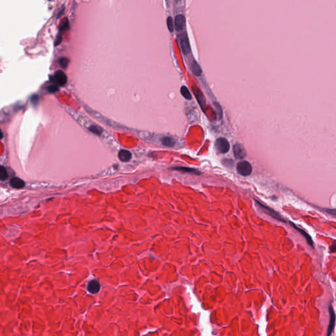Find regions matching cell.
Masks as SVG:
<instances>
[{
	"instance_id": "cell-1",
	"label": "cell",
	"mask_w": 336,
	"mask_h": 336,
	"mask_svg": "<svg viewBox=\"0 0 336 336\" xmlns=\"http://www.w3.org/2000/svg\"><path fill=\"white\" fill-rule=\"evenodd\" d=\"M256 202V204H257L259 207V208L263 211V212L266 213V214H267L268 215L271 216V217H273L274 219H276L278 221H281V222H284L286 223V221L284 220V219L283 217H282L279 214V213H277L275 211L273 210V209L270 208V207H269L267 206H265V205L262 204L261 203H260L259 202L257 201V200H255Z\"/></svg>"
},
{
	"instance_id": "cell-2",
	"label": "cell",
	"mask_w": 336,
	"mask_h": 336,
	"mask_svg": "<svg viewBox=\"0 0 336 336\" xmlns=\"http://www.w3.org/2000/svg\"><path fill=\"white\" fill-rule=\"evenodd\" d=\"M237 172L240 175L244 177H246L251 174L252 172V167L248 162L242 161L237 164Z\"/></svg>"
},
{
	"instance_id": "cell-3",
	"label": "cell",
	"mask_w": 336,
	"mask_h": 336,
	"mask_svg": "<svg viewBox=\"0 0 336 336\" xmlns=\"http://www.w3.org/2000/svg\"><path fill=\"white\" fill-rule=\"evenodd\" d=\"M215 146L216 150L221 154H225L230 150V145L228 141L223 137L219 138L216 140Z\"/></svg>"
},
{
	"instance_id": "cell-4",
	"label": "cell",
	"mask_w": 336,
	"mask_h": 336,
	"mask_svg": "<svg viewBox=\"0 0 336 336\" xmlns=\"http://www.w3.org/2000/svg\"><path fill=\"white\" fill-rule=\"evenodd\" d=\"M179 40L181 49H182L184 54L188 55V53H190V44H189L187 35H186L185 32L181 34V35L179 36Z\"/></svg>"
},
{
	"instance_id": "cell-5",
	"label": "cell",
	"mask_w": 336,
	"mask_h": 336,
	"mask_svg": "<svg viewBox=\"0 0 336 336\" xmlns=\"http://www.w3.org/2000/svg\"><path fill=\"white\" fill-rule=\"evenodd\" d=\"M53 81H54L56 84L63 86L65 85L66 82H67V78L65 74L61 70H58L55 73L54 76L53 77Z\"/></svg>"
},
{
	"instance_id": "cell-6",
	"label": "cell",
	"mask_w": 336,
	"mask_h": 336,
	"mask_svg": "<svg viewBox=\"0 0 336 336\" xmlns=\"http://www.w3.org/2000/svg\"><path fill=\"white\" fill-rule=\"evenodd\" d=\"M233 153L234 157L237 159H243L246 156V151L240 144H236L233 146Z\"/></svg>"
},
{
	"instance_id": "cell-7",
	"label": "cell",
	"mask_w": 336,
	"mask_h": 336,
	"mask_svg": "<svg viewBox=\"0 0 336 336\" xmlns=\"http://www.w3.org/2000/svg\"><path fill=\"white\" fill-rule=\"evenodd\" d=\"M87 290L90 294H97L101 290V284L97 280H90L87 284Z\"/></svg>"
},
{
	"instance_id": "cell-8",
	"label": "cell",
	"mask_w": 336,
	"mask_h": 336,
	"mask_svg": "<svg viewBox=\"0 0 336 336\" xmlns=\"http://www.w3.org/2000/svg\"><path fill=\"white\" fill-rule=\"evenodd\" d=\"M329 313H330V323L328 325V328L327 336H331L333 330H334V329L335 322V313H334V309H333L332 306L331 305H330L329 306Z\"/></svg>"
},
{
	"instance_id": "cell-9",
	"label": "cell",
	"mask_w": 336,
	"mask_h": 336,
	"mask_svg": "<svg viewBox=\"0 0 336 336\" xmlns=\"http://www.w3.org/2000/svg\"><path fill=\"white\" fill-rule=\"evenodd\" d=\"M185 17L183 15H178L175 17V27L177 32L182 31L185 26Z\"/></svg>"
},
{
	"instance_id": "cell-10",
	"label": "cell",
	"mask_w": 336,
	"mask_h": 336,
	"mask_svg": "<svg viewBox=\"0 0 336 336\" xmlns=\"http://www.w3.org/2000/svg\"><path fill=\"white\" fill-rule=\"evenodd\" d=\"M193 89L194 95H195L197 100H198V103L200 104V105L201 106L202 108H203V106H204L205 105H206V101H205L203 93H202L201 91L196 86H195V85H193Z\"/></svg>"
},
{
	"instance_id": "cell-11",
	"label": "cell",
	"mask_w": 336,
	"mask_h": 336,
	"mask_svg": "<svg viewBox=\"0 0 336 336\" xmlns=\"http://www.w3.org/2000/svg\"><path fill=\"white\" fill-rule=\"evenodd\" d=\"M118 157L119 159L122 162H127L130 160L132 157V155L131 153L129 151L126 150H121L118 153Z\"/></svg>"
},
{
	"instance_id": "cell-12",
	"label": "cell",
	"mask_w": 336,
	"mask_h": 336,
	"mask_svg": "<svg viewBox=\"0 0 336 336\" xmlns=\"http://www.w3.org/2000/svg\"><path fill=\"white\" fill-rule=\"evenodd\" d=\"M291 225L295 229V230H297L298 232H299V233H300L301 234H302L304 236H305V239L306 240V241H307V242L309 243V244L310 245V246H313V240H312V238L311 237V236L309 235V234H308L307 233H306L305 231L303 230V229H301V228H300L297 227V226H296V225H295V224H294L293 223H291Z\"/></svg>"
},
{
	"instance_id": "cell-13",
	"label": "cell",
	"mask_w": 336,
	"mask_h": 336,
	"mask_svg": "<svg viewBox=\"0 0 336 336\" xmlns=\"http://www.w3.org/2000/svg\"><path fill=\"white\" fill-rule=\"evenodd\" d=\"M173 169L178 171V172H183V173H194V174H196V175H200L201 174V173L198 170L193 169V168H190V167H173Z\"/></svg>"
},
{
	"instance_id": "cell-14",
	"label": "cell",
	"mask_w": 336,
	"mask_h": 336,
	"mask_svg": "<svg viewBox=\"0 0 336 336\" xmlns=\"http://www.w3.org/2000/svg\"><path fill=\"white\" fill-rule=\"evenodd\" d=\"M11 186L15 188H21L25 186V182L19 178H13L11 181Z\"/></svg>"
},
{
	"instance_id": "cell-15",
	"label": "cell",
	"mask_w": 336,
	"mask_h": 336,
	"mask_svg": "<svg viewBox=\"0 0 336 336\" xmlns=\"http://www.w3.org/2000/svg\"><path fill=\"white\" fill-rule=\"evenodd\" d=\"M190 67H191V70H192V72H193L194 75L197 76H199L201 75L202 70H201L200 67V66L198 65V63H197L196 61H193V62L191 63Z\"/></svg>"
},
{
	"instance_id": "cell-16",
	"label": "cell",
	"mask_w": 336,
	"mask_h": 336,
	"mask_svg": "<svg viewBox=\"0 0 336 336\" xmlns=\"http://www.w3.org/2000/svg\"><path fill=\"white\" fill-rule=\"evenodd\" d=\"M161 142L162 143V145L166 146H169V147H172V146H173L175 145V141L172 138L169 137H165L164 138H162L161 140Z\"/></svg>"
},
{
	"instance_id": "cell-17",
	"label": "cell",
	"mask_w": 336,
	"mask_h": 336,
	"mask_svg": "<svg viewBox=\"0 0 336 336\" xmlns=\"http://www.w3.org/2000/svg\"><path fill=\"white\" fill-rule=\"evenodd\" d=\"M181 93H182V95L186 99L188 100H190L192 98V96L190 91H189V90L187 87L186 86H182L181 88Z\"/></svg>"
},
{
	"instance_id": "cell-18",
	"label": "cell",
	"mask_w": 336,
	"mask_h": 336,
	"mask_svg": "<svg viewBox=\"0 0 336 336\" xmlns=\"http://www.w3.org/2000/svg\"><path fill=\"white\" fill-rule=\"evenodd\" d=\"M89 129L91 132L95 133L96 135H100L102 133L103 130L100 127L96 126H91L89 127Z\"/></svg>"
},
{
	"instance_id": "cell-19",
	"label": "cell",
	"mask_w": 336,
	"mask_h": 336,
	"mask_svg": "<svg viewBox=\"0 0 336 336\" xmlns=\"http://www.w3.org/2000/svg\"><path fill=\"white\" fill-rule=\"evenodd\" d=\"M68 28H69L68 20L67 18H65V19L63 21L62 23L60 24V25L59 26V32H62L67 30Z\"/></svg>"
},
{
	"instance_id": "cell-20",
	"label": "cell",
	"mask_w": 336,
	"mask_h": 336,
	"mask_svg": "<svg viewBox=\"0 0 336 336\" xmlns=\"http://www.w3.org/2000/svg\"><path fill=\"white\" fill-rule=\"evenodd\" d=\"M8 174L6 169L4 166H0V180L4 181L7 179Z\"/></svg>"
},
{
	"instance_id": "cell-21",
	"label": "cell",
	"mask_w": 336,
	"mask_h": 336,
	"mask_svg": "<svg viewBox=\"0 0 336 336\" xmlns=\"http://www.w3.org/2000/svg\"><path fill=\"white\" fill-rule=\"evenodd\" d=\"M58 61H59V64H60V65L61 66V67L63 68H66V66H68V63H69V60L67 58H66V57H61V58H60L59 60H58Z\"/></svg>"
},
{
	"instance_id": "cell-22",
	"label": "cell",
	"mask_w": 336,
	"mask_h": 336,
	"mask_svg": "<svg viewBox=\"0 0 336 336\" xmlns=\"http://www.w3.org/2000/svg\"><path fill=\"white\" fill-rule=\"evenodd\" d=\"M167 28H168V29H169V30L171 32H173V30H174V26H173V18L171 17H169L167 18Z\"/></svg>"
},
{
	"instance_id": "cell-23",
	"label": "cell",
	"mask_w": 336,
	"mask_h": 336,
	"mask_svg": "<svg viewBox=\"0 0 336 336\" xmlns=\"http://www.w3.org/2000/svg\"><path fill=\"white\" fill-rule=\"evenodd\" d=\"M58 90V87L55 85H50L47 87V91L49 93H55V92H57Z\"/></svg>"
},
{
	"instance_id": "cell-24",
	"label": "cell",
	"mask_w": 336,
	"mask_h": 336,
	"mask_svg": "<svg viewBox=\"0 0 336 336\" xmlns=\"http://www.w3.org/2000/svg\"><path fill=\"white\" fill-rule=\"evenodd\" d=\"M38 96L36 95H34L33 96H32L31 97V103L33 104L34 105H37V103H38Z\"/></svg>"
},
{
	"instance_id": "cell-25",
	"label": "cell",
	"mask_w": 336,
	"mask_h": 336,
	"mask_svg": "<svg viewBox=\"0 0 336 336\" xmlns=\"http://www.w3.org/2000/svg\"><path fill=\"white\" fill-rule=\"evenodd\" d=\"M326 211L327 212V213H328L331 215H333L334 216V217L335 216V209H326Z\"/></svg>"
},
{
	"instance_id": "cell-26",
	"label": "cell",
	"mask_w": 336,
	"mask_h": 336,
	"mask_svg": "<svg viewBox=\"0 0 336 336\" xmlns=\"http://www.w3.org/2000/svg\"><path fill=\"white\" fill-rule=\"evenodd\" d=\"M330 250H331V252H335V242L332 245V247H330Z\"/></svg>"
},
{
	"instance_id": "cell-27",
	"label": "cell",
	"mask_w": 336,
	"mask_h": 336,
	"mask_svg": "<svg viewBox=\"0 0 336 336\" xmlns=\"http://www.w3.org/2000/svg\"><path fill=\"white\" fill-rule=\"evenodd\" d=\"M2 138H3V133L1 131V130L0 129V139H1Z\"/></svg>"
}]
</instances>
